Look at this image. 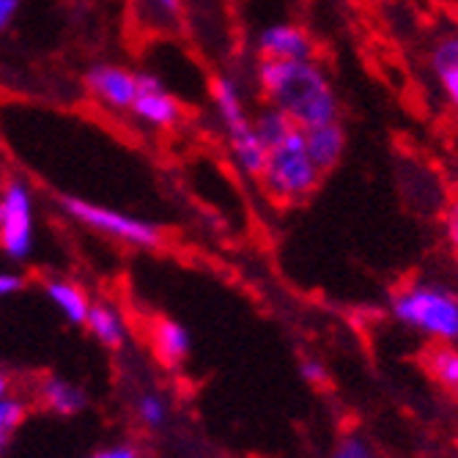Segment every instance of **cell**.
<instances>
[{
  "mask_svg": "<svg viewBox=\"0 0 458 458\" xmlns=\"http://www.w3.org/2000/svg\"><path fill=\"white\" fill-rule=\"evenodd\" d=\"M259 50L272 61H310L313 38L297 25H269L259 33Z\"/></svg>",
  "mask_w": 458,
  "mask_h": 458,
  "instance_id": "obj_8",
  "label": "cell"
},
{
  "mask_svg": "<svg viewBox=\"0 0 458 458\" xmlns=\"http://www.w3.org/2000/svg\"><path fill=\"white\" fill-rule=\"evenodd\" d=\"M151 6L162 14V17H176L179 9H182V0H151Z\"/></svg>",
  "mask_w": 458,
  "mask_h": 458,
  "instance_id": "obj_28",
  "label": "cell"
},
{
  "mask_svg": "<svg viewBox=\"0 0 458 458\" xmlns=\"http://www.w3.org/2000/svg\"><path fill=\"white\" fill-rule=\"evenodd\" d=\"M36 247V206L22 179H9L0 190V250L12 261L30 259Z\"/></svg>",
  "mask_w": 458,
  "mask_h": 458,
  "instance_id": "obj_5",
  "label": "cell"
},
{
  "mask_svg": "<svg viewBox=\"0 0 458 458\" xmlns=\"http://www.w3.org/2000/svg\"><path fill=\"white\" fill-rule=\"evenodd\" d=\"M259 86L272 107L283 110L300 130L338 121V99L327 74L313 61L259 64Z\"/></svg>",
  "mask_w": 458,
  "mask_h": 458,
  "instance_id": "obj_1",
  "label": "cell"
},
{
  "mask_svg": "<svg viewBox=\"0 0 458 458\" xmlns=\"http://www.w3.org/2000/svg\"><path fill=\"white\" fill-rule=\"evenodd\" d=\"M38 401L47 411L61 414V418H74L89 406V395L80 385L61 379V377H47L38 385Z\"/></svg>",
  "mask_w": 458,
  "mask_h": 458,
  "instance_id": "obj_12",
  "label": "cell"
},
{
  "mask_svg": "<svg viewBox=\"0 0 458 458\" xmlns=\"http://www.w3.org/2000/svg\"><path fill=\"white\" fill-rule=\"evenodd\" d=\"M445 236L453 247V253L458 256V198L447 206V212H445Z\"/></svg>",
  "mask_w": 458,
  "mask_h": 458,
  "instance_id": "obj_23",
  "label": "cell"
},
{
  "mask_svg": "<svg viewBox=\"0 0 458 458\" xmlns=\"http://www.w3.org/2000/svg\"><path fill=\"white\" fill-rule=\"evenodd\" d=\"M329 458H373V450L362 437H346Z\"/></svg>",
  "mask_w": 458,
  "mask_h": 458,
  "instance_id": "obj_21",
  "label": "cell"
},
{
  "mask_svg": "<svg viewBox=\"0 0 458 458\" xmlns=\"http://www.w3.org/2000/svg\"><path fill=\"white\" fill-rule=\"evenodd\" d=\"M135 411H138V420L146 428H162L168 423V403H165L159 393H143L135 401Z\"/></svg>",
  "mask_w": 458,
  "mask_h": 458,
  "instance_id": "obj_19",
  "label": "cell"
},
{
  "mask_svg": "<svg viewBox=\"0 0 458 458\" xmlns=\"http://www.w3.org/2000/svg\"><path fill=\"white\" fill-rule=\"evenodd\" d=\"M431 66H434L437 74L458 66V36H450V38L439 41V45L434 47V53H431Z\"/></svg>",
  "mask_w": 458,
  "mask_h": 458,
  "instance_id": "obj_20",
  "label": "cell"
},
{
  "mask_svg": "<svg viewBox=\"0 0 458 458\" xmlns=\"http://www.w3.org/2000/svg\"><path fill=\"white\" fill-rule=\"evenodd\" d=\"M82 327H89L91 335L107 349H121L127 341V321L113 302H91L89 318Z\"/></svg>",
  "mask_w": 458,
  "mask_h": 458,
  "instance_id": "obj_14",
  "label": "cell"
},
{
  "mask_svg": "<svg viewBox=\"0 0 458 458\" xmlns=\"http://www.w3.org/2000/svg\"><path fill=\"white\" fill-rule=\"evenodd\" d=\"M0 450H4V447H0Z\"/></svg>",
  "mask_w": 458,
  "mask_h": 458,
  "instance_id": "obj_30",
  "label": "cell"
},
{
  "mask_svg": "<svg viewBox=\"0 0 458 458\" xmlns=\"http://www.w3.org/2000/svg\"><path fill=\"white\" fill-rule=\"evenodd\" d=\"M14 393V382H12V373L0 368V398H6Z\"/></svg>",
  "mask_w": 458,
  "mask_h": 458,
  "instance_id": "obj_29",
  "label": "cell"
},
{
  "mask_svg": "<svg viewBox=\"0 0 458 458\" xmlns=\"http://www.w3.org/2000/svg\"><path fill=\"white\" fill-rule=\"evenodd\" d=\"M28 418V403L25 398L20 395H6V398H0V447H4L25 423Z\"/></svg>",
  "mask_w": 458,
  "mask_h": 458,
  "instance_id": "obj_18",
  "label": "cell"
},
{
  "mask_svg": "<svg viewBox=\"0 0 458 458\" xmlns=\"http://www.w3.org/2000/svg\"><path fill=\"white\" fill-rule=\"evenodd\" d=\"M228 143H231V151H233V159L239 162V168L247 176L261 179L264 171H267V157H269V151L259 140L253 123H250L247 130L236 132V135H228Z\"/></svg>",
  "mask_w": 458,
  "mask_h": 458,
  "instance_id": "obj_16",
  "label": "cell"
},
{
  "mask_svg": "<svg viewBox=\"0 0 458 458\" xmlns=\"http://www.w3.org/2000/svg\"><path fill=\"white\" fill-rule=\"evenodd\" d=\"M390 310L395 321L434 344H458V297L437 283H409L398 288Z\"/></svg>",
  "mask_w": 458,
  "mask_h": 458,
  "instance_id": "obj_2",
  "label": "cell"
},
{
  "mask_svg": "<svg viewBox=\"0 0 458 458\" xmlns=\"http://www.w3.org/2000/svg\"><path fill=\"white\" fill-rule=\"evenodd\" d=\"M212 105H215V110H217L228 135H236V132L247 130L250 123H253L247 118L239 82L233 77H228V74L215 77V82H212Z\"/></svg>",
  "mask_w": 458,
  "mask_h": 458,
  "instance_id": "obj_11",
  "label": "cell"
},
{
  "mask_svg": "<svg viewBox=\"0 0 458 458\" xmlns=\"http://www.w3.org/2000/svg\"><path fill=\"white\" fill-rule=\"evenodd\" d=\"M45 294L53 302V308L69 321V324H86L89 318V308H91V297L82 291L74 280L66 277H50L45 283Z\"/></svg>",
  "mask_w": 458,
  "mask_h": 458,
  "instance_id": "obj_13",
  "label": "cell"
},
{
  "mask_svg": "<svg viewBox=\"0 0 458 458\" xmlns=\"http://www.w3.org/2000/svg\"><path fill=\"white\" fill-rule=\"evenodd\" d=\"M22 288V277L17 272H9V269H0V300H6L12 294Z\"/></svg>",
  "mask_w": 458,
  "mask_h": 458,
  "instance_id": "obj_24",
  "label": "cell"
},
{
  "mask_svg": "<svg viewBox=\"0 0 458 458\" xmlns=\"http://www.w3.org/2000/svg\"><path fill=\"white\" fill-rule=\"evenodd\" d=\"M20 4H22V0H0V33H4L14 22V17L20 12Z\"/></svg>",
  "mask_w": 458,
  "mask_h": 458,
  "instance_id": "obj_27",
  "label": "cell"
},
{
  "mask_svg": "<svg viewBox=\"0 0 458 458\" xmlns=\"http://www.w3.org/2000/svg\"><path fill=\"white\" fill-rule=\"evenodd\" d=\"M253 130H256V135H259V140L264 143L267 151L277 148L280 143H285L294 132H300L297 123L291 121L283 110H277L272 105L253 118Z\"/></svg>",
  "mask_w": 458,
  "mask_h": 458,
  "instance_id": "obj_17",
  "label": "cell"
},
{
  "mask_svg": "<svg viewBox=\"0 0 458 458\" xmlns=\"http://www.w3.org/2000/svg\"><path fill=\"white\" fill-rule=\"evenodd\" d=\"M61 206H64V212L72 220H77L80 225H86L102 236H113L130 247L154 250L162 244V231L154 223L135 217L130 212L113 209V206H99L89 198H74V195L61 198Z\"/></svg>",
  "mask_w": 458,
  "mask_h": 458,
  "instance_id": "obj_4",
  "label": "cell"
},
{
  "mask_svg": "<svg viewBox=\"0 0 458 458\" xmlns=\"http://www.w3.org/2000/svg\"><path fill=\"white\" fill-rule=\"evenodd\" d=\"M302 138H305V146H308V154L313 159V165L327 174L338 165L344 148H346V132L338 121H329V123H318V127H308L302 130Z\"/></svg>",
  "mask_w": 458,
  "mask_h": 458,
  "instance_id": "obj_10",
  "label": "cell"
},
{
  "mask_svg": "<svg viewBox=\"0 0 458 458\" xmlns=\"http://www.w3.org/2000/svg\"><path fill=\"white\" fill-rule=\"evenodd\" d=\"M300 370H302L305 382H310V385H316V387H324V385L329 382L327 365H324L321 360H316V357H308V360H302Z\"/></svg>",
  "mask_w": 458,
  "mask_h": 458,
  "instance_id": "obj_22",
  "label": "cell"
},
{
  "mask_svg": "<svg viewBox=\"0 0 458 458\" xmlns=\"http://www.w3.org/2000/svg\"><path fill=\"white\" fill-rule=\"evenodd\" d=\"M439 80H442V89H445L447 99H450L453 105H458V66H453V69L442 72V74H439Z\"/></svg>",
  "mask_w": 458,
  "mask_h": 458,
  "instance_id": "obj_25",
  "label": "cell"
},
{
  "mask_svg": "<svg viewBox=\"0 0 458 458\" xmlns=\"http://www.w3.org/2000/svg\"><path fill=\"white\" fill-rule=\"evenodd\" d=\"M151 349H154V357L168 365V368H176L182 365L190 352H192V338L184 324L174 321V318H157L151 324Z\"/></svg>",
  "mask_w": 458,
  "mask_h": 458,
  "instance_id": "obj_9",
  "label": "cell"
},
{
  "mask_svg": "<svg viewBox=\"0 0 458 458\" xmlns=\"http://www.w3.org/2000/svg\"><path fill=\"white\" fill-rule=\"evenodd\" d=\"M138 99L132 105V115L146 123L151 130H171L182 118V105L179 99L168 91V86L162 82V77L151 72H138Z\"/></svg>",
  "mask_w": 458,
  "mask_h": 458,
  "instance_id": "obj_7",
  "label": "cell"
},
{
  "mask_svg": "<svg viewBox=\"0 0 458 458\" xmlns=\"http://www.w3.org/2000/svg\"><path fill=\"white\" fill-rule=\"evenodd\" d=\"M91 458H140V453H138V447H132V445H113V447L99 450V453L91 455Z\"/></svg>",
  "mask_w": 458,
  "mask_h": 458,
  "instance_id": "obj_26",
  "label": "cell"
},
{
  "mask_svg": "<svg viewBox=\"0 0 458 458\" xmlns=\"http://www.w3.org/2000/svg\"><path fill=\"white\" fill-rule=\"evenodd\" d=\"M428 377L450 395H458V344H434L423 354Z\"/></svg>",
  "mask_w": 458,
  "mask_h": 458,
  "instance_id": "obj_15",
  "label": "cell"
},
{
  "mask_svg": "<svg viewBox=\"0 0 458 458\" xmlns=\"http://www.w3.org/2000/svg\"><path fill=\"white\" fill-rule=\"evenodd\" d=\"M89 94L115 113H130L138 99V72L123 69L118 64H97L86 72Z\"/></svg>",
  "mask_w": 458,
  "mask_h": 458,
  "instance_id": "obj_6",
  "label": "cell"
},
{
  "mask_svg": "<svg viewBox=\"0 0 458 458\" xmlns=\"http://www.w3.org/2000/svg\"><path fill=\"white\" fill-rule=\"evenodd\" d=\"M318 179H321V171L316 168L308 154L302 130L269 151L267 171L261 176L264 190L280 203L305 200L318 187Z\"/></svg>",
  "mask_w": 458,
  "mask_h": 458,
  "instance_id": "obj_3",
  "label": "cell"
}]
</instances>
